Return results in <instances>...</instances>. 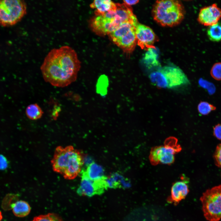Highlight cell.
Segmentation results:
<instances>
[{
  "label": "cell",
  "instance_id": "cell-8",
  "mask_svg": "<svg viewBox=\"0 0 221 221\" xmlns=\"http://www.w3.org/2000/svg\"><path fill=\"white\" fill-rule=\"evenodd\" d=\"M117 18L103 14L95 15L91 21L90 26L93 31L99 35H109L122 24Z\"/></svg>",
  "mask_w": 221,
  "mask_h": 221
},
{
  "label": "cell",
  "instance_id": "cell-30",
  "mask_svg": "<svg viewBox=\"0 0 221 221\" xmlns=\"http://www.w3.org/2000/svg\"><path fill=\"white\" fill-rule=\"evenodd\" d=\"M2 216L1 212L0 211V221L2 220Z\"/></svg>",
  "mask_w": 221,
  "mask_h": 221
},
{
  "label": "cell",
  "instance_id": "cell-14",
  "mask_svg": "<svg viewBox=\"0 0 221 221\" xmlns=\"http://www.w3.org/2000/svg\"><path fill=\"white\" fill-rule=\"evenodd\" d=\"M81 172L90 180L96 183L103 182L105 177L103 168L95 162L89 165L86 170H83Z\"/></svg>",
  "mask_w": 221,
  "mask_h": 221
},
{
  "label": "cell",
  "instance_id": "cell-18",
  "mask_svg": "<svg viewBox=\"0 0 221 221\" xmlns=\"http://www.w3.org/2000/svg\"><path fill=\"white\" fill-rule=\"evenodd\" d=\"M25 113L27 117L32 120H36L41 118L43 112L37 103L31 104L28 106L26 109Z\"/></svg>",
  "mask_w": 221,
  "mask_h": 221
},
{
  "label": "cell",
  "instance_id": "cell-9",
  "mask_svg": "<svg viewBox=\"0 0 221 221\" xmlns=\"http://www.w3.org/2000/svg\"><path fill=\"white\" fill-rule=\"evenodd\" d=\"M159 71L164 76L169 88H176L189 83L186 75L179 68L173 66H165Z\"/></svg>",
  "mask_w": 221,
  "mask_h": 221
},
{
  "label": "cell",
  "instance_id": "cell-29",
  "mask_svg": "<svg viewBox=\"0 0 221 221\" xmlns=\"http://www.w3.org/2000/svg\"><path fill=\"white\" fill-rule=\"evenodd\" d=\"M139 0H123L124 3H125L127 5L130 6V5H134L137 3Z\"/></svg>",
  "mask_w": 221,
  "mask_h": 221
},
{
  "label": "cell",
  "instance_id": "cell-3",
  "mask_svg": "<svg viewBox=\"0 0 221 221\" xmlns=\"http://www.w3.org/2000/svg\"><path fill=\"white\" fill-rule=\"evenodd\" d=\"M154 20L163 26H172L179 24L184 17L181 3L176 0H160L155 2L152 10Z\"/></svg>",
  "mask_w": 221,
  "mask_h": 221
},
{
  "label": "cell",
  "instance_id": "cell-26",
  "mask_svg": "<svg viewBox=\"0 0 221 221\" xmlns=\"http://www.w3.org/2000/svg\"><path fill=\"white\" fill-rule=\"evenodd\" d=\"M214 158L216 165L221 168V143L217 146L214 153Z\"/></svg>",
  "mask_w": 221,
  "mask_h": 221
},
{
  "label": "cell",
  "instance_id": "cell-10",
  "mask_svg": "<svg viewBox=\"0 0 221 221\" xmlns=\"http://www.w3.org/2000/svg\"><path fill=\"white\" fill-rule=\"evenodd\" d=\"M136 34L137 43L142 49L155 48L153 45L157 38L150 28L138 23L136 28Z\"/></svg>",
  "mask_w": 221,
  "mask_h": 221
},
{
  "label": "cell",
  "instance_id": "cell-25",
  "mask_svg": "<svg viewBox=\"0 0 221 221\" xmlns=\"http://www.w3.org/2000/svg\"><path fill=\"white\" fill-rule=\"evenodd\" d=\"M210 73L215 79L221 80V62L217 63L214 64L211 68Z\"/></svg>",
  "mask_w": 221,
  "mask_h": 221
},
{
  "label": "cell",
  "instance_id": "cell-22",
  "mask_svg": "<svg viewBox=\"0 0 221 221\" xmlns=\"http://www.w3.org/2000/svg\"><path fill=\"white\" fill-rule=\"evenodd\" d=\"M216 107L213 105L205 102H201L198 106V110L200 113L203 115H207L211 111L215 110Z\"/></svg>",
  "mask_w": 221,
  "mask_h": 221
},
{
  "label": "cell",
  "instance_id": "cell-20",
  "mask_svg": "<svg viewBox=\"0 0 221 221\" xmlns=\"http://www.w3.org/2000/svg\"><path fill=\"white\" fill-rule=\"evenodd\" d=\"M108 81L107 77L104 75L101 76L98 79L96 85V91L101 95H106L108 86Z\"/></svg>",
  "mask_w": 221,
  "mask_h": 221
},
{
  "label": "cell",
  "instance_id": "cell-21",
  "mask_svg": "<svg viewBox=\"0 0 221 221\" xmlns=\"http://www.w3.org/2000/svg\"><path fill=\"white\" fill-rule=\"evenodd\" d=\"M152 81L159 87L167 86L166 80L164 76L159 71L155 72L150 75Z\"/></svg>",
  "mask_w": 221,
  "mask_h": 221
},
{
  "label": "cell",
  "instance_id": "cell-28",
  "mask_svg": "<svg viewBox=\"0 0 221 221\" xmlns=\"http://www.w3.org/2000/svg\"><path fill=\"white\" fill-rule=\"evenodd\" d=\"M213 133L218 139L221 140V124H218L214 127Z\"/></svg>",
  "mask_w": 221,
  "mask_h": 221
},
{
  "label": "cell",
  "instance_id": "cell-2",
  "mask_svg": "<svg viewBox=\"0 0 221 221\" xmlns=\"http://www.w3.org/2000/svg\"><path fill=\"white\" fill-rule=\"evenodd\" d=\"M54 171L65 179L75 178L81 171L83 160L80 152L72 146L56 147L51 160Z\"/></svg>",
  "mask_w": 221,
  "mask_h": 221
},
{
  "label": "cell",
  "instance_id": "cell-17",
  "mask_svg": "<svg viewBox=\"0 0 221 221\" xmlns=\"http://www.w3.org/2000/svg\"><path fill=\"white\" fill-rule=\"evenodd\" d=\"M158 54L155 48L147 49L144 58L145 64L149 68L157 66L159 64Z\"/></svg>",
  "mask_w": 221,
  "mask_h": 221
},
{
  "label": "cell",
  "instance_id": "cell-16",
  "mask_svg": "<svg viewBox=\"0 0 221 221\" xmlns=\"http://www.w3.org/2000/svg\"><path fill=\"white\" fill-rule=\"evenodd\" d=\"M11 209L12 210L14 214L16 216L23 217L29 213L31 207L29 204L25 201L18 200L11 205Z\"/></svg>",
  "mask_w": 221,
  "mask_h": 221
},
{
  "label": "cell",
  "instance_id": "cell-12",
  "mask_svg": "<svg viewBox=\"0 0 221 221\" xmlns=\"http://www.w3.org/2000/svg\"><path fill=\"white\" fill-rule=\"evenodd\" d=\"M221 17V10L216 4L202 8L200 11L198 20L201 24L211 26L216 24Z\"/></svg>",
  "mask_w": 221,
  "mask_h": 221
},
{
  "label": "cell",
  "instance_id": "cell-24",
  "mask_svg": "<svg viewBox=\"0 0 221 221\" xmlns=\"http://www.w3.org/2000/svg\"><path fill=\"white\" fill-rule=\"evenodd\" d=\"M17 195L9 194L7 195L4 199L2 204V207L5 210H10L11 205L18 200Z\"/></svg>",
  "mask_w": 221,
  "mask_h": 221
},
{
  "label": "cell",
  "instance_id": "cell-5",
  "mask_svg": "<svg viewBox=\"0 0 221 221\" xmlns=\"http://www.w3.org/2000/svg\"><path fill=\"white\" fill-rule=\"evenodd\" d=\"M27 5L24 0H0V25L13 26L26 14Z\"/></svg>",
  "mask_w": 221,
  "mask_h": 221
},
{
  "label": "cell",
  "instance_id": "cell-1",
  "mask_svg": "<svg viewBox=\"0 0 221 221\" xmlns=\"http://www.w3.org/2000/svg\"><path fill=\"white\" fill-rule=\"evenodd\" d=\"M80 67L76 51L64 45L52 49L45 58L40 69L45 81L63 87L76 81Z\"/></svg>",
  "mask_w": 221,
  "mask_h": 221
},
{
  "label": "cell",
  "instance_id": "cell-23",
  "mask_svg": "<svg viewBox=\"0 0 221 221\" xmlns=\"http://www.w3.org/2000/svg\"><path fill=\"white\" fill-rule=\"evenodd\" d=\"M32 221H63L60 217L57 215L49 213L41 215L34 217Z\"/></svg>",
  "mask_w": 221,
  "mask_h": 221
},
{
  "label": "cell",
  "instance_id": "cell-27",
  "mask_svg": "<svg viewBox=\"0 0 221 221\" xmlns=\"http://www.w3.org/2000/svg\"><path fill=\"white\" fill-rule=\"evenodd\" d=\"M200 83L202 87L207 89L209 94L212 95L215 93V87L212 83L201 79L200 81Z\"/></svg>",
  "mask_w": 221,
  "mask_h": 221
},
{
  "label": "cell",
  "instance_id": "cell-15",
  "mask_svg": "<svg viewBox=\"0 0 221 221\" xmlns=\"http://www.w3.org/2000/svg\"><path fill=\"white\" fill-rule=\"evenodd\" d=\"M91 8L95 9V15H100L114 9L116 3L109 0H96L90 5Z\"/></svg>",
  "mask_w": 221,
  "mask_h": 221
},
{
  "label": "cell",
  "instance_id": "cell-6",
  "mask_svg": "<svg viewBox=\"0 0 221 221\" xmlns=\"http://www.w3.org/2000/svg\"><path fill=\"white\" fill-rule=\"evenodd\" d=\"M200 200L207 220L219 221L221 219V184L207 189Z\"/></svg>",
  "mask_w": 221,
  "mask_h": 221
},
{
  "label": "cell",
  "instance_id": "cell-4",
  "mask_svg": "<svg viewBox=\"0 0 221 221\" xmlns=\"http://www.w3.org/2000/svg\"><path fill=\"white\" fill-rule=\"evenodd\" d=\"M138 23V21L124 22L108 35L113 42L127 53L133 52L137 44L136 28Z\"/></svg>",
  "mask_w": 221,
  "mask_h": 221
},
{
  "label": "cell",
  "instance_id": "cell-13",
  "mask_svg": "<svg viewBox=\"0 0 221 221\" xmlns=\"http://www.w3.org/2000/svg\"><path fill=\"white\" fill-rule=\"evenodd\" d=\"M187 182L184 179L174 183L171 187V194L167 199L168 203L176 205L186 197L189 191Z\"/></svg>",
  "mask_w": 221,
  "mask_h": 221
},
{
  "label": "cell",
  "instance_id": "cell-11",
  "mask_svg": "<svg viewBox=\"0 0 221 221\" xmlns=\"http://www.w3.org/2000/svg\"><path fill=\"white\" fill-rule=\"evenodd\" d=\"M81 173V180L77 193L80 196H91L96 193H100L106 188L104 182L96 183L87 177L83 173Z\"/></svg>",
  "mask_w": 221,
  "mask_h": 221
},
{
  "label": "cell",
  "instance_id": "cell-7",
  "mask_svg": "<svg viewBox=\"0 0 221 221\" xmlns=\"http://www.w3.org/2000/svg\"><path fill=\"white\" fill-rule=\"evenodd\" d=\"M181 149L177 143V140L174 137H170L165 140L163 145L153 147L150 152L149 159L154 165L160 163L170 165L174 161L175 154Z\"/></svg>",
  "mask_w": 221,
  "mask_h": 221
},
{
  "label": "cell",
  "instance_id": "cell-19",
  "mask_svg": "<svg viewBox=\"0 0 221 221\" xmlns=\"http://www.w3.org/2000/svg\"><path fill=\"white\" fill-rule=\"evenodd\" d=\"M207 35L210 40L213 41H221V22H218L209 26Z\"/></svg>",
  "mask_w": 221,
  "mask_h": 221
}]
</instances>
